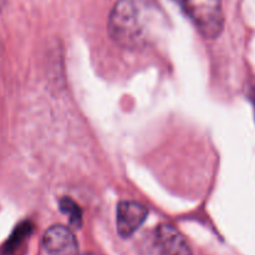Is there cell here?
I'll return each mask as SVG.
<instances>
[{
	"mask_svg": "<svg viewBox=\"0 0 255 255\" xmlns=\"http://www.w3.org/2000/svg\"><path fill=\"white\" fill-rule=\"evenodd\" d=\"M42 244L50 255H76L79 248L74 233L62 226H54L47 229L42 238Z\"/></svg>",
	"mask_w": 255,
	"mask_h": 255,
	"instance_id": "277c9868",
	"label": "cell"
},
{
	"mask_svg": "<svg viewBox=\"0 0 255 255\" xmlns=\"http://www.w3.org/2000/svg\"><path fill=\"white\" fill-rule=\"evenodd\" d=\"M156 247L162 255H193L183 234L169 224H161L156 231Z\"/></svg>",
	"mask_w": 255,
	"mask_h": 255,
	"instance_id": "5b68a950",
	"label": "cell"
},
{
	"mask_svg": "<svg viewBox=\"0 0 255 255\" xmlns=\"http://www.w3.org/2000/svg\"><path fill=\"white\" fill-rule=\"evenodd\" d=\"M82 255H94V254H82Z\"/></svg>",
	"mask_w": 255,
	"mask_h": 255,
	"instance_id": "ba28073f",
	"label": "cell"
},
{
	"mask_svg": "<svg viewBox=\"0 0 255 255\" xmlns=\"http://www.w3.org/2000/svg\"><path fill=\"white\" fill-rule=\"evenodd\" d=\"M5 4H6V0H0V12H1L2 9H4Z\"/></svg>",
	"mask_w": 255,
	"mask_h": 255,
	"instance_id": "52a82bcc",
	"label": "cell"
},
{
	"mask_svg": "<svg viewBox=\"0 0 255 255\" xmlns=\"http://www.w3.org/2000/svg\"><path fill=\"white\" fill-rule=\"evenodd\" d=\"M166 29L167 16L154 0H119L110 12V35L125 49L154 45Z\"/></svg>",
	"mask_w": 255,
	"mask_h": 255,
	"instance_id": "6da1fadb",
	"label": "cell"
},
{
	"mask_svg": "<svg viewBox=\"0 0 255 255\" xmlns=\"http://www.w3.org/2000/svg\"><path fill=\"white\" fill-rule=\"evenodd\" d=\"M206 39H216L224 27L222 0H173Z\"/></svg>",
	"mask_w": 255,
	"mask_h": 255,
	"instance_id": "7a4b0ae2",
	"label": "cell"
},
{
	"mask_svg": "<svg viewBox=\"0 0 255 255\" xmlns=\"http://www.w3.org/2000/svg\"><path fill=\"white\" fill-rule=\"evenodd\" d=\"M146 207L137 202L125 201L117 207V232L122 238L133 236L147 218Z\"/></svg>",
	"mask_w": 255,
	"mask_h": 255,
	"instance_id": "3957f363",
	"label": "cell"
},
{
	"mask_svg": "<svg viewBox=\"0 0 255 255\" xmlns=\"http://www.w3.org/2000/svg\"><path fill=\"white\" fill-rule=\"evenodd\" d=\"M60 208H61V211L69 217L71 226H74L75 228H80V227H81V223H82L81 211H80L79 206H77L72 199L70 198L62 199V201L60 202Z\"/></svg>",
	"mask_w": 255,
	"mask_h": 255,
	"instance_id": "8992f818",
	"label": "cell"
}]
</instances>
